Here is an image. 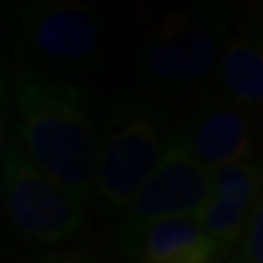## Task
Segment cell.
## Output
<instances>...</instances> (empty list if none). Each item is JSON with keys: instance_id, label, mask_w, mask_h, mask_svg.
<instances>
[{"instance_id": "cell-7", "label": "cell", "mask_w": 263, "mask_h": 263, "mask_svg": "<svg viewBox=\"0 0 263 263\" xmlns=\"http://www.w3.org/2000/svg\"><path fill=\"white\" fill-rule=\"evenodd\" d=\"M141 263H213L219 248L193 217L167 219L129 237Z\"/></svg>"}, {"instance_id": "cell-10", "label": "cell", "mask_w": 263, "mask_h": 263, "mask_svg": "<svg viewBox=\"0 0 263 263\" xmlns=\"http://www.w3.org/2000/svg\"><path fill=\"white\" fill-rule=\"evenodd\" d=\"M250 213L252 206H248V204L211 193L206 209L202 211L197 221L209 233L211 239L217 243L219 250H230L235 243L241 241Z\"/></svg>"}, {"instance_id": "cell-12", "label": "cell", "mask_w": 263, "mask_h": 263, "mask_svg": "<svg viewBox=\"0 0 263 263\" xmlns=\"http://www.w3.org/2000/svg\"><path fill=\"white\" fill-rule=\"evenodd\" d=\"M237 263H263V191L252 206L248 224L241 235Z\"/></svg>"}, {"instance_id": "cell-9", "label": "cell", "mask_w": 263, "mask_h": 263, "mask_svg": "<svg viewBox=\"0 0 263 263\" xmlns=\"http://www.w3.org/2000/svg\"><path fill=\"white\" fill-rule=\"evenodd\" d=\"M221 81L237 103L263 105V46L246 35L230 40L221 53Z\"/></svg>"}, {"instance_id": "cell-13", "label": "cell", "mask_w": 263, "mask_h": 263, "mask_svg": "<svg viewBox=\"0 0 263 263\" xmlns=\"http://www.w3.org/2000/svg\"><path fill=\"white\" fill-rule=\"evenodd\" d=\"M51 263H92V261H88L84 257H62V259H55Z\"/></svg>"}, {"instance_id": "cell-5", "label": "cell", "mask_w": 263, "mask_h": 263, "mask_svg": "<svg viewBox=\"0 0 263 263\" xmlns=\"http://www.w3.org/2000/svg\"><path fill=\"white\" fill-rule=\"evenodd\" d=\"M29 44L55 62L81 64L103 46V22L90 7L77 3H44L24 15Z\"/></svg>"}, {"instance_id": "cell-11", "label": "cell", "mask_w": 263, "mask_h": 263, "mask_svg": "<svg viewBox=\"0 0 263 263\" xmlns=\"http://www.w3.org/2000/svg\"><path fill=\"white\" fill-rule=\"evenodd\" d=\"M261 171L254 167L250 160H239L235 164L221 169H213L211 171V193L213 195H221V197H230V200L243 202L248 206H254L261 195Z\"/></svg>"}, {"instance_id": "cell-4", "label": "cell", "mask_w": 263, "mask_h": 263, "mask_svg": "<svg viewBox=\"0 0 263 263\" xmlns=\"http://www.w3.org/2000/svg\"><path fill=\"white\" fill-rule=\"evenodd\" d=\"M164 149L149 117L112 129L97 152V193L114 209H127L158 167Z\"/></svg>"}, {"instance_id": "cell-2", "label": "cell", "mask_w": 263, "mask_h": 263, "mask_svg": "<svg viewBox=\"0 0 263 263\" xmlns=\"http://www.w3.org/2000/svg\"><path fill=\"white\" fill-rule=\"evenodd\" d=\"M3 204L11 226L40 243H62L84 230L77 200L15 145L3 152Z\"/></svg>"}, {"instance_id": "cell-3", "label": "cell", "mask_w": 263, "mask_h": 263, "mask_svg": "<svg viewBox=\"0 0 263 263\" xmlns=\"http://www.w3.org/2000/svg\"><path fill=\"white\" fill-rule=\"evenodd\" d=\"M211 200V169L197 160L189 143H171L154 174L125 209V237L167 219H197Z\"/></svg>"}, {"instance_id": "cell-6", "label": "cell", "mask_w": 263, "mask_h": 263, "mask_svg": "<svg viewBox=\"0 0 263 263\" xmlns=\"http://www.w3.org/2000/svg\"><path fill=\"white\" fill-rule=\"evenodd\" d=\"M219 46V35L211 27L195 22L169 24L147 42L141 66L147 77L162 86H186L215 68Z\"/></svg>"}, {"instance_id": "cell-8", "label": "cell", "mask_w": 263, "mask_h": 263, "mask_svg": "<svg viewBox=\"0 0 263 263\" xmlns=\"http://www.w3.org/2000/svg\"><path fill=\"white\" fill-rule=\"evenodd\" d=\"M250 145V129L243 114L233 105H213L191 132L189 147L204 167L221 169L243 160Z\"/></svg>"}, {"instance_id": "cell-1", "label": "cell", "mask_w": 263, "mask_h": 263, "mask_svg": "<svg viewBox=\"0 0 263 263\" xmlns=\"http://www.w3.org/2000/svg\"><path fill=\"white\" fill-rule=\"evenodd\" d=\"M24 154L77 202L97 191V152L81 97L70 84L24 75L15 84Z\"/></svg>"}, {"instance_id": "cell-14", "label": "cell", "mask_w": 263, "mask_h": 263, "mask_svg": "<svg viewBox=\"0 0 263 263\" xmlns=\"http://www.w3.org/2000/svg\"><path fill=\"white\" fill-rule=\"evenodd\" d=\"M261 141H263V114H261Z\"/></svg>"}]
</instances>
